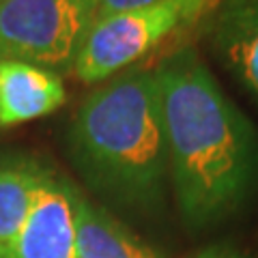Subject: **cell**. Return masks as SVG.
Listing matches in <instances>:
<instances>
[{
  "mask_svg": "<svg viewBox=\"0 0 258 258\" xmlns=\"http://www.w3.org/2000/svg\"><path fill=\"white\" fill-rule=\"evenodd\" d=\"M153 71L176 205L189 228H211L258 191V134L194 45H179Z\"/></svg>",
  "mask_w": 258,
  "mask_h": 258,
  "instance_id": "cell-1",
  "label": "cell"
},
{
  "mask_svg": "<svg viewBox=\"0 0 258 258\" xmlns=\"http://www.w3.org/2000/svg\"><path fill=\"white\" fill-rule=\"evenodd\" d=\"M0 3H5V0H0Z\"/></svg>",
  "mask_w": 258,
  "mask_h": 258,
  "instance_id": "cell-12",
  "label": "cell"
},
{
  "mask_svg": "<svg viewBox=\"0 0 258 258\" xmlns=\"http://www.w3.org/2000/svg\"><path fill=\"white\" fill-rule=\"evenodd\" d=\"M64 99L58 74L20 60L0 62V129L52 114Z\"/></svg>",
  "mask_w": 258,
  "mask_h": 258,
  "instance_id": "cell-7",
  "label": "cell"
},
{
  "mask_svg": "<svg viewBox=\"0 0 258 258\" xmlns=\"http://www.w3.org/2000/svg\"><path fill=\"white\" fill-rule=\"evenodd\" d=\"M76 252L78 258H159L103 207L76 196Z\"/></svg>",
  "mask_w": 258,
  "mask_h": 258,
  "instance_id": "cell-8",
  "label": "cell"
},
{
  "mask_svg": "<svg viewBox=\"0 0 258 258\" xmlns=\"http://www.w3.org/2000/svg\"><path fill=\"white\" fill-rule=\"evenodd\" d=\"M198 26L220 64L258 103V0H209Z\"/></svg>",
  "mask_w": 258,
  "mask_h": 258,
  "instance_id": "cell-6",
  "label": "cell"
},
{
  "mask_svg": "<svg viewBox=\"0 0 258 258\" xmlns=\"http://www.w3.org/2000/svg\"><path fill=\"white\" fill-rule=\"evenodd\" d=\"M194 258H245V256H243V254H239L237 249L217 245V247H209V249H205L203 254H198V256H194Z\"/></svg>",
  "mask_w": 258,
  "mask_h": 258,
  "instance_id": "cell-11",
  "label": "cell"
},
{
  "mask_svg": "<svg viewBox=\"0 0 258 258\" xmlns=\"http://www.w3.org/2000/svg\"><path fill=\"white\" fill-rule=\"evenodd\" d=\"M69 155L101 196L153 209L164 198L168 151L153 69L129 67L97 84L67 129Z\"/></svg>",
  "mask_w": 258,
  "mask_h": 258,
  "instance_id": "cell-2",
  "label": "cell"
},
{
  "mask_svg": "<svg viewBox=\"0 0 258 258\" xmlns=\"http://www.w3.org/2000/svg\"><path fill=\"white\" fill-rule=\"evenodd\" d=\"M95 20V0H5L0 3V62L20 60L58 76L74 74Z\"/></svg>",
  "mask_w": 258,
  "mask_h": 258,
  "instance_id": "cell-4",
  "label": "cell"
},
{
  "mask_svg": "<svg viewBox=\"0 0 258 258\" xmlns=\"http://www.w3.org/2000/svg\"><path fill=\"white\" fill-rule=\"evenodd\" d=\"M207 7L209 0H161L95 20L74 64V76L84 84H101L136 67L176 32L198 26Z\"/></svg>",
  "mask_w": 258,
  "mask_h": 258,
  "instance_id": "cell-3",
  "label": "cell"
},
{
  "mask_svg": "<svg viewBox=\"0 0 258 258\" xmlns=\"http://www.w3.org/2000/svg\"><path fill=\"white\" fill-rule=\"evenodd\" d=\"M78 189L47 170L18 237L0 258H78Z\"/></svg>",
  "mask_w": 258,
  "mask_h": 258,
  "instance_id": "cell-5",
  "label": "cell"
},
{
  "mask_svg": "<svg viewBox=\"0 0 258 258\" xmlns=\"http://www.w3.org/2000/svg\"><path fill=\"white\" fill-rule=\"evenodd\" d=\"M157 3H161V0H95V13H97V20H99V18H106V15L144 9V7H151Z\"/></svg>",
  "mask_w": 258,
  "mask_h": 258,
  "instance_id": "cell-10",
  "label": "cell"
},
{
  "mask_svg": "<svg viewBox=\"0 0 258 258\" xmlns=\"http://www.w3.org/2000/svg\"><path fill=\"white\" fill-rule=\"evenodd\" d=\"M50 168L28 155H0V256L18 237Z\"/></svg>",
  "mask_w": 258,
  "mask_h": 258,
  "instance_id": "cell-9",
  "label": "cell"
}]
</instances>
